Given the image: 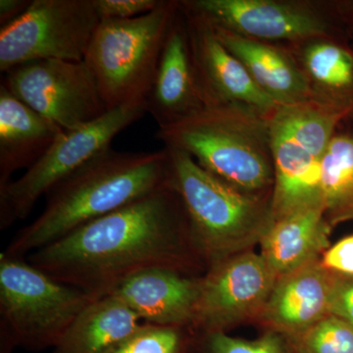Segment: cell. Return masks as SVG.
Wrapping results in <instances>:
<instances>
[{
	"instance_id": "16",
	"label": "cell",
	"mask_w": 353,
	"mask_h": 353,
	"mask_svg": "<svg viewBox=\"0 0 353 353\" xmlns=\"http://www.w3.org/2000/svg\"><path fill=\"white\" fill-rule=\"evenodd\" d=\"M201 277L152 269L127 279L110 294L126 304L141 321L192 328Z\"/></svg>"
},
{
	"instance_id": "1",
	"label": "cell",
	"mask_w": 353,
	"mask_h": 353,
	"mask_svg": "<svg viewBox=\"0 0 353 353\" xmlns=\"http://www.w3.org/2000/svg\"><path fill=\"white\" fill-rule=\"evenodd\" d=\"M27 261L97 299L141 272L166 269L201 277L208 271L171 185L32 252Z\"/></svg>"
},
{
	"instance_id": "21",
	"label": "cell",
	"mask_w": 353,
	"mask_h": 353,
	"mask_svg": "<svg viewBox=\"0 0 353 353\" xmlns=\"http://www.w3.org/2000/svg\"><path fill=\"white\" fill-rule=\"evenodd\" d=\"M141 324L126 304L109 294L90 303L76 318L53 353H106Z\"/></svg>"
},
{
	"instance_id": "24",
	"label": "cell",
	"mask_w": 353,
	"mask_h": 353,
	"mask_svg": "<svg viewBox=\"0 0 353 353\" xmlns=\"http://www.w3.org/2000/svg\"><path fill=\"white\" fill-rule=\"evenodd\" d=\"M192 328L141 323L106 353H189Z\"/></svg>"
},
{
	"instance_id": "5",
	"label": "cell",
	"mask_w": 353,
	"mask_h": 353,
	"mask_svg": "<svg viewBox=\"0 0 353 353\" xmlns=\"http://www.w3.org/2000/svg\"><path fill=\"white\" fill-rule=\"evenodd\" d=\"M345 123V113L314 101L279 106L270 119L274 219L306 209H324L323 158Z\"/></svg>"
},
{
	"instance_id": "28",
	"label": "cell",
	"mask_w": 353,
	"mask_h": 353,
	"mask_svg": "<svg viewBox=\"0 0 353 353\" xmlns=\"http://www.w3.org/2000/svg\"><path fill=\"white\" fill-rule=\"evenodd\" d=\"M320 260L327 270L340 275L353 276V234L330 246Z\"/></svg>"
},
{
	"instance_id": "25",
	"label": "cell",
	"mask_w": 353,
	"mask_h": 353,
	"mask_svg": "<svg viewBox=\"0 0 353 353\" xmlns=\"http://www.w3.org/2000/svg\"><path fill=\"white\" fill-rule=\"evenodd\" d=\"M287 338L292 353H353V327L332 315Z\"/></svg>"
},
{
	"instance_id": "14",
	"label": "cell",
	"mask_w": 353,
	"mask_h": 353,
	"mask_svg": "<svg viewBox=\"0 0 353 353\" xmlns=\"http://www.w3.org/2000/svg\"><path fill=\"white\" fill-rule=\"evenodd\" d=\"M145 102L146 112L158 128L176 124L205 108L192 60L187 19L180 4L167 32Z\"/></svg>"
},
{
	"instance_id": "15",
	"label": "cell",
	"mask_w": 353,
	"mask_h": 353,
	"mask_svg": "<svg viewBox=\"0 0 353 353\" xmlns=\"http://www.w3.org/2000/svg\"><path fill=\"white\" fill-rule=\"evenodd\" d=\"M334 278L320 259L280 276L255 325L285 336L311 328L330 315Z\"/></svg>"
},
{
	"instance_id": "2",
	"label": "cell",
	"mask_w": 353,
	"mask_h": 353,
	"mask_svg": "<svg viewBox=\"0 0 353 353\" xmlns=\"http://www.w3.org/2000/svg\"><path fill=\"white\" fill-rule=\"evenodd\" d=\"M170 185L166 148L150 152L109 150L48 192L43 213L18 232L3 253L25 259L88 223Z\"/></svg>"
},
{
	"instance_id": "3",
	"label": "cell",
	"mask_w": 353,
	"mask_h": 353,
	"mask_svg": "<svg viewBox=\"0 0 353 353\" xmlns=\"http://www.w3.org/2000/svg\"><path fill=\"white\" fill-rule=\"evenodd\" d=\"M270 119L239 106L205 108L176 124L158 128L157 139L187 153L230 187L272 197Z\"/></svg>"
},
{
	"instance_id": "10",
	"label": "cell",
	"mask_w": 353,
	"mask_h": 353,
	"mask_svg": "<svg viewBox=\"0 0 353 353\" xmlns=\"http://www.w3.org/2000/svg\"><path fill=\"white\" fill-rule=\"evenodd\" d=\"M214 28L267 43L347 37L328 0H180ZM348 38V37H347Z\"/></svg>"
},
{
	"instance_id": "20",
	"label": "cell",
	"mask_w": 353,
	"mask_h": 353,
	"mask_svg": "<svg viewBox=\"0 0 353 353\" xmlns=\"http://www.w3.org/2000/svg\"><path fill=\"white\" fill-rule=\"evenodd\" d=\"M332 231L324 209L299 211L274 221L260 241V254L280 277L321 259L331 246Z\"/></svg>"
},
{
	"instance_id": "12",
	"label": "cell",
	"mask_w": 353,
	"mask_h": 353,
	"mask_svg": "<svg viewBox=\"0 0 353 353\" xmlns=\"http://www.w3.org/2000/svg\"><path fill=\"white\" fill-rule=\"evenodd\" d=\"M277 278L253 250L209 267L201 277L192 329L228 333L241 325H255Z\"/></svg>"
},
{
	"instance_id": "8",
	"label": "cell",
	"mask_w": 353,
	"mask_h": 353,
	"mask_svg": "<svg viewBox=\"0 0 353 353\" xmlns=\"http://www.w3.org/2000/svg\"><path fill=\"white\" fill-rule=\"evenodd\" d=\"M145 113V101L125 104L85 126L62 132L36 164L0 189V229L25 220L41 196L111 150L116 136Z\"/></svg>"
},
{
	"instance_id": "26",
	"label": "cell",
	"mask_w": 353,
	"mask_h": 353,
	"mask_svg": "<svg viewBox=\"0 0 353 353\" xmlns=\"http://www.w3.org/2000/svg\"><path fill=\"white\" fill-rule=\"evenodd\" d=\"M99 20H129L152 12L161 0H92Z\"/></svg>"
},
{
	"instance_id": "4",
	"label": "cell",
	"mask_w": 353,
	"mask_h": 353,
	"mask_svg": "<svg viewBox=\"0 0 353 353\" xmlns=\"http://www.w3.org/2000/svg\"><path fill=\"white\" fill-rule=\"evenodd\" d=\"M166 148L171 187L182 199L208 269L259 245L275 221L272 197L250 196L234 189L201 168L187 153Z\"/></svg>"
},
{
	"instance_id": "29",
	"label": "cell",
	"mask_w": 353,
	"mask_h": 353,
	"mask_svg": "<svg viewBox=\"0 0 353 353\" xmlns=\"http://www.w3.org/2000/svg\"><path fill=\"white\" fill-rule=\"evenodd\" d=\"M330 8L350 41H353V0H328Z\"/></svg>"
},
{
	"instance_id": "22",
	"label": "cell",
	"mask_w": 353,
	"mask_h": 353,
	"mask_svg": "<svg viewBox=\"0 0 353 353\" xmlns=\"http://www.w3.org/2000/svg\"><path fill=\"white\" fill-rule=\"evenodd\" d=\"M321 192L324 217L334 229L353 222V129L339 128L323 158Z\"/></svg>"
},
{
	"instance_id": "13",
	"label": "cell",
	"mask_w": 353,
	"mask_h": 353,
	"mask_svg": "<svg viewBox=\"0 0 353 353\" xmlns=\"http://www.w3.org/2000/svg\"><path fill=\"white\" fill-rule=\"evenodd\" d=\"M196 69L205 108L239 106L271 118L279 105L255 85L245 66L220 43L214 29L183 7Z\"/></svg>"
},
{
	"instance_id": "18",
	"label": "cell",
	"mask_w": 353,
	"mask_h": 353,
	"mask_svg": "<svg viewBox=\"0 0 353 353\" xmlns=\"http://www.w3.org/2000/svg\"><path fill=\"white\" fill-rule=\"evenodd\" d=\"M220 43L245 66L255 85L279 106L310 101L307 85L285 44L267 43L214 28Z\"/></svg>"
},
{
	"instance_id": "6",
	"label": "cell",
	"mask_w": 353,
	"mask_h": 353,
	"mask_svg": "<svg viewBox=\"0 0 353 353\" xmlns=\"http://www.w3.org/2000/svg\"><path fill=\"white\" fill-rule=\"evenodd\" d=\"M97 299L58 282L25 259L0 255L1 353L57 347L77 317Z\"/></svg>"
},
{
	"instance_id": "30",
	"label": "cell",
	"mask_w": 353,
	"mask_h": 353,
	"mask_svg": "<svg viewBox=\"0 0 353 353\" xmlns=\"http://www.w3.org/2000/svg\"><path fill=\"white\" fill-rule=\"evenodd\" d=\"M32 0H0V25L10 24L31 6Z\"/></svg>"
},
{
	"instance_id": "17",
	"label": "cell",
	"mask_w": 353,
	"mask_h": 353,
	"mask_svg": "<svg viewBox=\"0 0 353 353\" xmlns=\"http://www.w3.org/2000/svg\"><path fill=\"white\" fill-rule=\"evenodd\" d=\"M307 85L310 101L336 109L353 125V46L347 37L285 44Z\"/></svg>"
},
{
	"instance_id": "19",
	"label": "cell",
	"mask_w": 353,
	"mask_h": 353,
	"mask_svg": "<svg viewBox=\"0 0 353 353\" xmlns=\"http://www.w3.org/2000/svg\"><path fill=\"white\" fill-rule=\"evenodd\" d=\"M63 132L0 83V189L36 164Z\"/></svg>"
},
{
	"instance_id": "7",
	"label": "cell",
	"mask_w": 353,
	"mask_h": 353,
	"mask_svg": "<svg viewBox=\"0 0 353 353\" xmlns=\"http://www.w3.org/2000/svg\"><path fill=\"white\" fill-rule=\"evenodd\" d=\"M178 0H161L152 12L101 21L85 55L108 110L145 101Z\"/></svg>"
},
{
	"instance_id": "9",
	"label": "cell",
	"mask_w": 353,
	"mask_h": 353,
	"mask_svg": "<svg viewBox=\"0 0 353 353\" xmlns=\"http://www.w3.org/2000/svg\"><path fill=\"white\" fill-rule=\"evenodd\" d=\"M99 23L92 0H32L0 29V71L39 60L83 61Z\"/></svg>"
},
{
	"instance_id": "23",
	"label": "cell",
	"mask_w": 353,
	"mask_h": 353,
	"mask_svg": "<svg viewBox=\"0 0 353 353\" xmlns=\"http://www.w3.org/2000/svg\"><path fill=\"white\" fill-rule=\"evenodd\" d=\"M189 353H292L284 334L262 331L254 340L234 338L222 332L192 329Z\"/></svg>"
},
{
	"instance_id": "27",
	"label": "cell",
	"mask_w": 353,
	"mask_h": 353,
	"mask_svg": "<svg viewBox=\"0 0 353 353\" xmlns=\"http://www.w3.org/2000/svg\"><path fill=\"white\" fill-rule=\"evenodd\" d=\"M329 314L353 327V276L334 273Z\"/></svg>"
},
{
	"instance_id": "31",
	"label": "cell",
	"mask_w": 353,
	"mask_h": 353,
	"mask_svg": "<svg viewBox=\"0 0 353 353\" xmlns=\"http://www.w3.org/2000/svg\"><path fill=\"white\" fill-rule=\"evenodd\" d=\"M350 43H352V46H353V41H350Z\"/></svg>"
},
{
	"instance_id": "11",
	"label": "cell",
	"mask_w": 353,
	"mask_h": 353,
	"mask_svg": "<svg viewBox=\"0 0 353 353\" xmlns=\"http://www.w3.org/2000/svg\"><path fill=\"white\" fill-rule=\"evenodd\" d=\"M1 85L63 131L78 129L108 112L87 62L39 60L4 73Z\"/></svg>"
}]
</instances>
